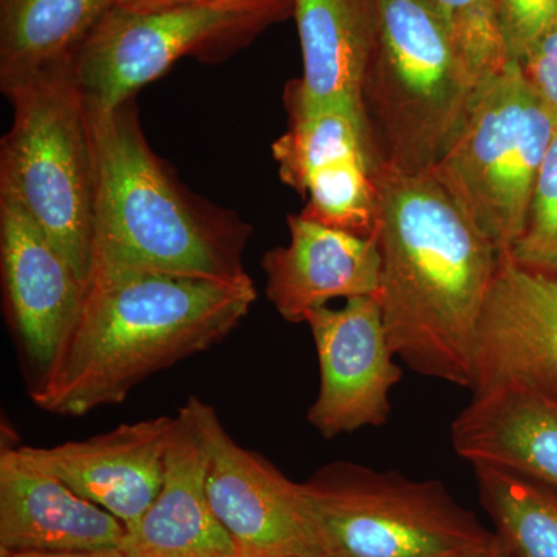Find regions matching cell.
<instances>
[{
    "label": "cell",
    "instance_id": "28",
    "mask_svg": "<svg viewBox=\"0 0 557 557\" xmlns=\"http://www.w3.org/2000/svg\"><path fill=\"white\" fill-rule=\"evenodd\" d=\"M494 533V531H493ZM450 557H509L505 549L502 548L500 542L497 541L496 534H494L491 541H487L486 544L480 545V547H475L472 549H468V552L458 553V555H454Z\"/></svg>",
    "mask_w": 557,
    "mask_h": 557
},
{
    "label": "cell",
    "instance_id": "24",
    "mask_svg": "<svg viewBox=\"0 0 557 557\" xmlns=\"http://www.w3.org/2000/svg\"><path fill=\"white\" fill-rule=\"evenodd\" d=\"M497 21L508 60L522 64L557 21V0H498Z\"/></svg>",
    "mask_w": 557,
    "mask_h": 557
},
{
    "label": "cell",
    "instance_id": "23",
    "mask_svg": "<svg viewBox=\"0 0 557 557\" xmlns=\"http://www.w3.org/2000/svg\"><path fill=\"white\" fill-rule=\"evenodd\" d=\"M448 25L458 47L483 76L504 69L507 51L498 30V0H426Z\"/></svg>",
    "mask_w": 557,
    "mask_h": 557
},
{
    "label": "cell",
    "instance_id": "22",
    "mask_svg": "<svg viewBox=\"0 0 557 557\" xmlns=\"http://www.w3.org/2000/svg\"><path fill=\"white\" fill-rule=\"evenodd\" d=\"M504 256L523 269L557 273V132L539 172L525 228Z\"/></svg>",
    "mask_w": 557,
    "mask_h": 557
},
{
    "label": "cell",
    "instance_id": "18",
    "mask_svg": "<svg viewBox=\"0 0 557 557\" xmlns=\"http://www.w3.org/2000/svg\"><path fill=\"white\" fill-rule=\"evenodd\" d=\"M457 456L515 472L557 494V403L512 383L472 394L450 424Z\"/></svg>",
    "mask_w": 557,
    "mask_h": 557
},
{
    "label": "cell",
    "instance_id": "25",
    "mask_svg": "<svg viewBox=\"0 0 557 557\" xmlns=\"http://www.w3.org/2000/svg\"><path fill=\"white\" fill-rule=\"evenodd\" d=\"M520 65L557 123V21Z\"/></svg>",
    "mask_w": 557,
    "mask_h": 557
},
{
    "label": "cell",
    "instance_id": "4",
    "mask_svg": "<svg viewBox=\"0 0 557 557\" xmlns=\"http://www.w3.org/2000/svg\"><path fill=\"white\" fill-rule=\"evenodd\" d=\"M379 39L359 94L376 168L426 172L485 76L426 0H376Z\"/></svg>",
    "mask_w": 557,
    "mask_h": 557
},
{
    "label": "cell",
    "instance_id": "5",
    "mask_svg": "<svg viewBox=\"0 0 557 557\" xmlns=\"http://www.w3.org/2000/svg\"><path fill=\"white\" fill-rule=\"evenodd\" d=\"M5 97L13 123L0 145V193L24 208L89 285L95 159L89 106L73 67L36 76Z\"/></svg>",
    "mask_w": 557,
    "mask_h": 557
},
{
    "label": "cell",
    "instance_id": "2",
    "mask_svg": "<svg viewBox=\"0 0 557 557\" xmlns=\"http://www.w3.org/2000/svg\"><path fill=\"white\" fill-rule=\"evenodd\" d=\"M256 299L251 277L94 278L50 372L30 388L32 401L61 417L120 405L141 381L225 339Z\"/></svg>",
    "mask_w": 557,
    "mask_h": 557
},
{
    "label": "cell",
    "instance_id": "3",
    "mask_svg": "<svg viewBox=\"0 0 557 557\" xmlns=\"http://www.w3.org/2000/svg\"><path fill=\"white\" fill-rule=\"evenodd\" d=\"M87 106L95 159L90 281L123 273L249 277L244 252L251 226L180 182L150 148L135 98Z\"/></svg>",
    "mask_w": 557,
    "mask_h": 557
},
{
    "label": "cell",
    "instance_id": "13",
    "mask_svg": "<svg viewBox=\"0 0 557 557\" xmlns=\"http://www.w3.org/2000/svg\"><path fill=\"white\" fill-rule=\"evenodd\" d=\"M518 384L557 403V273L502 256L480 319L474 392Z\"/></svg>",
    "mask_w": 557,
    "mask_h": 557
},
{
    "label": "cell",
    "instance_id": "11",
    "mask_svg": "<svg viewBox=\"0 0 557 557\" xmlns=\"http://www.w3.org/2000/svg\"><path fill=\"white\" fill-rule=\"evenodd\" d=\"M317 347L319 392L307 421L332 440L362 428H380L392 412L391 392L403 369L388 343L376 296L347 299L341 309L307 314Z\"/></svg>",
    "mask_w": 557,
    "mask_h": 557
},
{
    "label": "cell",
    "instance_id": "29",
    "mask_svg": "<svg viewBox=\"0 0 557 557\" xmlns=\"http://www.w3.org/2000/svg\"><path fill=\"white\" fill-rule=\"evenodd\" d=\"M197 2H200V0H197Z\"/></svg>",
    "mask_w": 557,
    "mask_h": 557
},
{
    "label": "cell",
    "instance_id": "14",
    "mask_svg": "<svg viewBox=\"0 0 557 557\" xmlns=\"http://www.w3.org/2000/svg\"><path fill=\"white\" fill-rule=\"evenodd\" d=\"M174 417L124 423L108 434L51 448L17 446L21 460L49 472L124 523L137 525L160 494Z\"/></svg>",
    "mask_w": 557,
    "mask_h": 557
},
{
    "label": "cell",
    "instance_id": "27",
    "mask_svg": "<svg viewBox=\"0 0 557 557\" xmlns=\"http://www.w3.org/2000/svg\"><path fill=\"white\" fill-rule=\"evenodd\" d=\"M0 557H134L121 548L100 549V552L69 553V555H42V553L0 552Z\"/></svg>",
    "mask_w": 557,
    "mask_h": 557
},
{
    "label": "cell",
    "instance_id": "21",
    "mask_svg": "<svg viewBox=\"0 0 557 557\" xmlns=\"http://www.w3.org/2000/svg\"><path fill=\"white\" fill-rule=\"evenodd\" d=\"M479 500L509 557H557V494L515 472L474 465Z\"/></svg>",
    "mask_w": 557,
    "mask_h": 557
},
{
    "label": "cell",
    "instance_id": "10",
    "mask_svg": "<svg viewBox=\"0 0 557 557\" xmlns=\"http://www.w3.org/2000/svg\"><path fill=\"white\" fill-rule=\"evenodd\" d=\"M199 408L209 502L237 557H324L300 483L240 446L212 406Z\"/></svg>",
    "mask_w": 557,
    "mask_h": 557
},
{
    "label": "cell",
    "instance_id": "6",
    "mask_svg": "<svg viewBox=\"0 0 557 557\" xmlns=\"http://www.w3.org/2000/svg\"><path fill=\"white\" fill-rule=\"evenodd\" d=\"M556 132L522 65L508 62L482 79L460 127L429 171L502 256L525 228Z\"/></svg>",
    "mask_w": 557,
    "mask_h": 557
},
{
    "label": "cell",
    "instance_id": "20",
    "mask_svg": "<svg viewBox=\"0 0 557 557\" xmlns=\"http://www.w3.org/2000/svg\"><path fill=\"white\" fill-rule=\"evenodd\" d=\"M115 0H0V89L73 65Z\"/></svg>",
    "mask_w": 557,
    "mask_h": 557
},
{
    "label": "cell",
    "instance_id": "7",
    "mask_svg": "<svg viewBox=\"0 0 557 557\" xmlns=\"http://www.w3.org/2000/svg\"><path fill=\"white\" fill-rule=\"evenodd\" d=\"M300 486L324 557H450L494 536L438 480L333 461Z\"/></svg>",
    "mask_w": 557,
    "mask_h": 557
},
{
    "label": "cell",
    "instance_id": "26",
    "mask_svg": "<svg viewBox=\"0 0 557 557\" xmlns=\"http://www.w3.org/2000/svg\"><path fill=\"white\" fill-rule=\"evenodd\" d=\"M193 2L197 0H115V7L132 13H152V11L171 10Z\"/></svg>",
    "mask_w": 557,
    "mask_h": 557
},
{
    "label": "cell",
    "instance_id": "8",
    "mask_svg": "<svg viewBox=\"0 0 557 557\" xmlns=\"http://www.w3.org/2000/svg\"><path fill=\"white\" fill-rule=\"evenodd\" d=\"M293 16V0H200L152 13L113 7L73 61L87 101L113 108L135 98L183 58L226 61Z\"/></svg>",
    "mask_w": 557,
    "mask_h": 557
},
{
    "label": "cell",
    "instance_id": "17",
    "mask_svg": "<svg viewBox=\"0 0 557 557\" xmlns=\"http://www.w3.org/2000/svg\"><path fill=\"white\" fill-rule=\"evenodd\" d=\"M127 528L79 496L62 480L21 460L0 456V552L69 553L120 548Z\"/></svg>",
    "mask_w": 557,
    "mask_h": 557
},
{
    "label": "cell",
    "instance_id": "16",
    "mask_svg": "<svg viewBox=\"0 0 557 557\" xmlns=\"http://www.w3.org/2000/svg\"><path fill=\"white\" fill-rule=\"evenodd\" d=\"M289 240L265 252L267 298L285 321L299 324L333 299L379 296L381 256L375 236H358L304 215H288Z\"/></svg>",
    "mask_w": 557,
    "mask_h": 557
},
{
    "label": "cell",
    "instance_id": "12",
    "mask_svg": "<svg viewBox=\"0 0 557 557\" xmlns=\"http://www.w3.org/2000/svg\"><path fill=\"white\" fill-rule=\"evenodd\" d=\"M0 269L7 318L33 388L50 372L89 285L24 208L2 193Z\"/></svg>",
    "mask_w": 557,
    "mask_h": 557
},
{
    "label": "cell",
    "instance_id": "1",
    "mask_svg": "<svg viewBox=\"0 0 557 557\" xmlns=\"http://www.w3.org/2000/svg\"><path fill=\"white\" fill-rule=\"evenodd\" d=\"M376 188L388 343L418 375L472 391L500 251L431 172L376 168Z\"/></svg>",
    "mask_w": 557,
    "mask_h": 557
},
{
    "label": "cell",
    "instance_id": "15",
    "mask_svg": "<svg viewBox=\"0 0 557 557\" xmlns=\"http://www.w3.org/2000/svg\"><path fill=\"white\" fill-rule=\"evenodd\" d=\"M200 399L175 416L163 486L121 549L134 557H237L233 541L209 502L208 449Z\"/></svg>",
    "mask_w": 557,
    "mask_h": 557
},
{
    "label": "cell",
    "instance_id": "9",
    "mask_svg": "<svg viewBox=\"0 0 557 557\" xmlns=\"http://www.w3.org/2000/svg\"><path fill=\"white\" fill-rule=\"evenodd\" d=\"M288 129L273 145L278 177L306 200L304 218L375 236L376 163L361 106H310L285 90Z\"/></svg>",
    "mask_w": 557,
    "mask_h": 557
},
{
    "label": "cell",
    "instance_id": "19",
    "mask_svg": "<svg viewBox=\"0 0 557 557\" xmlns=\"http://www.w3.org/2000/svg\"><path fill=\"white\" fill-rule=\"evenodd\" d=\"M302 76L287 91L310 106L359 104L379 39L376 0H293Z\"/></svg>",
    "mask_w": 557,
    "mask_h": 557
}]
</instances>
